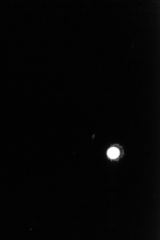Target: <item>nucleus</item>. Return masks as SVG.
Returning a JSON list of instances; mask_svg holds the SVG:
<instances>
[{
  "instance_id": "1",
  "label": "nucleus",
  "mask_w": 160,
  "mask_h": 240,
  "mask_svg": "<svg viewBox=\"0 0 160 240\" xmlns=\"http://www.w3.org/2000/svg\"><path fill=\"white\" fill-rule=\"evenodd\" d=\"M119 150L116 148H111L108 150L107 155L110 158H116L119 155Z\"/></svg>"
}]
</instances>
